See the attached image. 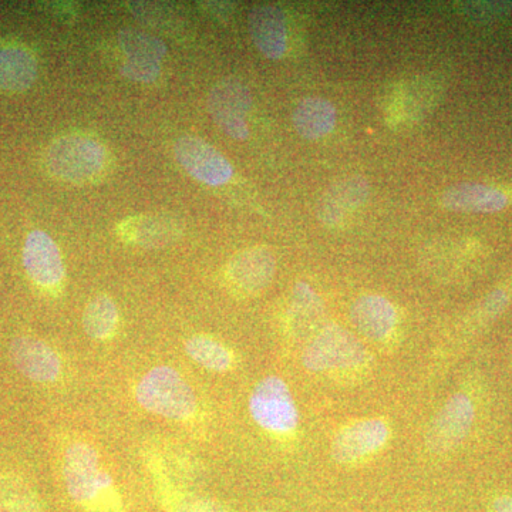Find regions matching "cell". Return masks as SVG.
Listing matches in <instances>:
<instances>
[{
    "mask_svg": "<svg viewBox=\"0 0 512 512\" xmlns=\"http://www.w3.org/2000/svg\"><path fill=\"white\" fill-rule=\"evenodd\" d=\"M476 407L466 393H456L441 407L427 430L426 444L431 453H446L460 446L470 434Z\"/></svg>",
    "mask_w": 512,
    "mask_h": 512,
    "instance_id": "cell-8",
    "label": "cell"
},
{
    "mask_svg": "<svg viewBox=\"0 0 512 512\" xmlns=\"http://www.w3.org/2000/svg\"><path fill=\"white\" fill-rule=\"evenodd\" d=\"M369 194V183L362 175L339 180L320 198L318 205L320 222L328 228L342 227L343 222L352 217L353 212L366 204Z\"/></svg>",
    "mask_w": 512,
    "mask_h": 512,
    "instance_id": "cell-13",
    "label": "cell"
},
{
    "mask_svg": "<svg viewBox=\"0 0 512 512\" xmlns=\"http://www.w3.org/2000/svg\"><path fill=\"white\" fill-rule=\"evenodd\" d=\"M441 207L448 211L490 214L504 210L510 198L504 191L480 183H461L447 188L440 197Z\"/></svg>",
    "mask_w": 512,
    "mask_h": 512,
    "instance_id": "cell-16",
    "label": "cell"
},
{
    "mask_svg": "<svg viewBox=\"0 0 512 512\" xmlns=\"http://www.w3.org/2000/svg\"><path fill=\"white\" fill-rule=\"evenodd\" d=\"M184 350L192 362L211 372L225 373L234 366V355L220 340L194 335L185 340Z\"/></svg>",
    "mask_w": 512,
    "mask_h": 512,
    "instance_id": "cell-21",
    "label": "cell"
},
{
    "mask_svg": "<svg viewBox=\"0 0 512 512\" xmlns=\"http://www.w3.org/2000/svg\"><path fill=\"white\" fill-rule=\"evenodd\" d=\"M0 512H45L33 488L13 474H0Z\"/></svg>",
    "mask_w": 512,
    "mask_h": 512,
    "instance_id": "cell-24",
    "label": "cell"
},
{
    "mask_svg": "<svg viewBox=\"0 0 512 512\" xmlns=\"http://www.w3.org/2000/svg\"><path fill=\"white\" fill-rule=\"evenodd\" d=\"M37 77L36 57L26 47H0V90L22 93Z\"/></svg>",
    "mask_w": 512,
    "mask_h": 512,
    "instance_id": "cell-18",
    "label": "cell"
},
{
    "mask_svg": "<svg viewBox=\"0 0 512 512\" xmlns=\"http://www.w3.org/2000/svg\"><path fill=\"white\" fill-rule=\"evenodd\" d=\"M161 495L170 512H229L224 505L211 498L177 490L160 481Z\"/></svg>",
    "mask_w": 512,
    "mask_h": 512,
    "instance_id": "cell-25",
    "label": "cell"
},
{
    "mask_svg": "<svg viewBox=\"0 0 512 512\" xmlns=\"http://www.w3.org/2000/svg\"><path fill=\"white\" fill-rule=\"evenodd\" d=\"M174 156L192 178L210 187L227 184L234 174V168L224 154L200 137L178 138Z\"/></svg>",
    "mask_w": 512,
    "mask_h": 512,
    "instance_id": "cell-9",
    "label": "cell"
},
{
    "mask_svg": "<svg viewBox=\"0 0 512 512\" xmlns=\"http://www.w3.org/2000/svg\"><path fill=\"white\" fill-rule=\"evenodd\" d=\"M121 73L133 82L151 83L160 76L161 63H136L124 60Z\"/></svg>",
    "mask_w": 512,
    "mask_h": 512,
    "instance_id": "cell-26",
    "label": "cell"
},
{
    "mask_svg": "<svg viewBox=\"0 0 512 512\" xmlns=\"http://www.w3.org/2000/svg\"><path fill=\"white\" fill-rule=\"evenodd\" d=\"M276 259L266 247H252L232 256L225 266L224 279L229 291L241 298L264 291L274 279Z\"/></svg>",
    "mask_w": 512,
    "mask_h": 512,
    "instance_id": "cell-7",
    "label": "cell"
},
{
    "mask_svg": "<svg viewBox=\"0 0 512 512\" xmlns=\"http://www.w3.org/2000/svg\"><path fill=\"white\" fill-rule=\"evenodd\" d=\"M256 512H272V511H256Z\"/></svg>",
    "mask_w": 512,
    "mask_h": 512,
    "instance_id": "cell-29",
    "label": "cell"
},
{
    "mask_svg": "<svg viewBox=\"0 0 512 512\" xmlns=\"http://www.w3.org/2000/svg\"><path fill=\"white\" fill-rule=\"evenodd\" d=\"M252 420L272 436H291L299 427V410L288 383L278 376H266L249 396Z\"/></svg>",
    "mask_w": 512,
    "mask_h": 512,
    "instance_id": "cell-5",
    "label": "cell"
},
{
    "mask_svg": "<svg viewBox=\"0 0 512 512\" xmlns=\"http://www.w3.org/2000/svg\"><path fill=\"white\" fill-rule=\"evenodd\" d=\"M67 494L89 512H124L113 477L101 464L99 451L87 441H73L63 453Z\"/></svg>",
    "mask_w": 512,
    "mask_h": 512,
    "instance_id": "cell-1",
    "label": "cell"
},
{
    "mask_svg": "<svg viewBox=\"0 0 512 512\" xmlns=\"http://www.w3.org/2000/svg\"><path fill=\"white\" fill-rule=\"evenodd\" d=\"M293 126L299 136L315 141L329 136L336 126V109L323 97H306L293 111Z\"/></svg>",
    "mask_w": 512,
    "mask_h": 512,
    "instance_id": "cell-19",
    "label": "cell"
},
{
    "mask_svg": "<svg viewBox=\"0 0 512 512\" xmlns=\"http://www.w3.org/2000/svg\"><path fill=\"white\" fill-rule=\"evenodd\" d=\"M136 402L141 409L171 421H188L198 412V399L191 384L177 369L156 366L138 380Z\"/></svg>",
    "mask_w": 512,
    "mask_h": 512,
    "instance_id": "cell-2",
    "label": "cell"
},
{
    "mask_svg": "<svg viewBox=\"0 0 512 512\" xmlns=\"http://www.w3.org/2000/svg\"><path fill=\"white\" fill-rule=\"evenodd\" d=\"M249 33L256 49L265 57L279 60L288 50V28L282 9L259 5L249 13Z\"/></svg>",
    "mask_w": 512,
    "mask_h": 512,
    "instance_id": "cell-14",
    "label": "cell"
},
{
    "mask_svg": "<svg viewBox=\"0 0 512 512\" xmlns=\"http://www.w3.org/2000/svg\"><path fill=\"white\" fill-rule=\"evenodd\" d=\"M251 109V92L235 77L220 80L208 96L212 120L234 140L245 141L249 137L247 119Z\"/></svg>",
    "mask_w": 512,
    "mask_h": 512,
    "instance_id": "cell-6",
    "label": "cell"
},
{
    "mask_svg": "<svg viewBox=\"0 0 512 512\" xmlns=\"http://www.w3.org/2000/svg\"><path fill=\"white\" fill-rule=\"evenodd\" d=\"M370 355L363 343L338 323L322 326L302 352V365L309 372H348L360 369Z\"/></svg>",
    "mask_w": 512,
    "mask_h": 512,
    "instance_id": "cell-4",
    "label": "cell"
},
{
    "mask_svg": "<svg viewBox=\"0 0 512 512\" xmlns=\"http://www.w3.org/2000/svg\"><path fill=\"white\" fill-rule=\"evenodd\" d=\"M47 171L70 184H90L106 173L109 153L96 138L86 134H66L56 138L45 154Z\"/></svg>",
    "mask_w": 512,
    "mask_h": 512,
    "instance_id": "cell-3",
    "label": "cell"
},
{
    "mask_svg": "<svg viewBox=\"0 0 512 512\" xmlns=\"http://www.w3.org/2000/svg\"><path fill=\"white\" fill-rule=\"evenodd\" d=\"M119 308L106 293L94 296L83 311V329L90 339L109 340L119 328Z\"/></svg>",
    "mask_w": 512,
    "mask_h": 512,
    "instance_id": "cell-20",
    "label": "cell"
},
{
    "mask_svg": "<svg viewBox=\"0 0 512 512\" xmlns=\"http://www.w3.org/2000/svg\"><path fill=\"white\" fill-rule=\"evenodd\" d=\"M350 320L355 328L373 342H383L397 325V311L389 299L380 295H363L353 302Z\"/></svg>",
    "mask_w": 512,
    "mask_h": 512,
    "instance_id": "cell-15",
    "label": "cell"
},
{
    "mask_svg": "<svg viewBox=\"0 0 512 512\" xmlns=\"http://www.w3.org/2000/svg\"><path fill=\"white\" fill-rule=\"evenodd\" d=\"M323 312H325V306L318 293L313 291L312 286L305 282L296 284L292 293L291 309H289L292 325L296 330L318 332L320 329L318 323L322 319Z\"/></svg>",
    "mask_w": 512,
    "mask_h": 512,
    "instance_id": "cell-23",
    "label": "cell"
},
{
    "mask_svg": "<svg viewBox=\"0 0 512 512\" xmlns=\"http://www.w3.org/2000/svg\"><path fill=\"white\" fill-rule=\"evenodd\" d=\"M494 512H512V497H498L493 503Z\"/></svg>",
    "mask_w": 512,
    "mask_h": 512,
    "instance_id": "cell-28",
    "label": "cell"
},
{
    "mask_svg": "<svg viewBox=\"0 0 512 512\" xmlns=\"http://www.w3.org/2000/svg\"><path fill=\"white\" fill-rule=\"evenodd\" d=\"M23 266L33 284L43 291H57L62 288L66 269L60 249L45 231L30 232L23 245Z\"/></svg>",
    "mask_w": 512,
    "mask_h": 512,
    "instance_id": "cell-10",
    "label": "cell"
},
{
    "mask_svg": "<svg viewBox=\"0 0 512 512\" xmlns=\"http://www.w3.org/2000/svg\"><path fill=\"white\" fill-rule=\"evenodd\" d=\"M119 46L126 56V62L161 63L167 55V46L163 40L143 30H120Z\"/></svg>",
    "mask_w": 512,
    "mask_h": 512,
    "instance_id": "cell-22",
    "label": "cell"
},
{
    "mask_svg": "<svg viewBox=\"0 0 512 512\" xmlns=\"http://www.w3.org/2000/svg\"><path fill=\"white\" fill-rule=\"evenodd\" d=\"M508 303H510V293L505 289H495L484 299L483 305H481V315L484 318L493 319L504 312Z\"/></svg>",
    "mask_w": 512,
    "mask_h": 512,
    "instance_id": "cell-27",
    "label": "cell"
},
{
    "mask_svg": "<svg viewBox=\"0 0 512 512\" xmlns=\"http://www.w3.org/2000/svg\"><path fill=\"white\" fill-rule=\"evenodd\" d=\"M13 365L35 383H55L63 373L62 357L52 346L32 336H18L10 343Z\"/></svg>",
    "mask_w": 512,
    "mask_h": 512,
    "instance_id": "cell-12",
    "label": "cell"
},
{
    "mask_svg": "<svg viewBox=\"0 0 512 512\" xmlns=\"http://www.w3.org/2000/svg\"><path fill=\"white\" fill-rule=\"evenodd\" d=\"M121 237L141 248L167 247L180 237L177 221L164 215H140L121 224Z\"/></svg>",
    "mask_w": 512,
    "mask_h": 512,
    "instance_id": "cell-17",
    "label": "cell"
},
{
    "mask_svg": "<svg viewBox=\"0 0 512 512\" xmlns=\"http://www.w3.org/2000/svg\"><path fill=\"white\" fill-rule=\"evenodd\" d=\"M390 439V427L382 419L357 420L342 427L332 441L333 460L353 464L382 450Z\"/></svg>",
    "mask_w": 512,
    "mask_h": 512,
    "instance_id": "cell-11",
    "label": "cell"
}]
</instances>
